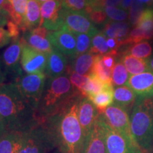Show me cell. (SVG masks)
<instances>
[{"label": "cell", "mask_w": 153, "mask_h": 153, "mask_svg": "<svg viewBox=\"0 0 153 153\" xmlns=\"http://www.w3.org/2000/svg\"><path fill=\"white\" fill-rule=\"evenodd\" d=\"M28 0H8L5 9L8 11L10 19L19 27L22 26L26 14Z\"/></svg>", "instance_id": "cell-24"}, {"label": "cell", "mask_w": 153, "mask_h": 153, "mask_svg": "<svg viewBox=\"0 0 153 153\" xmlns=\"http://www.w3.org/2000/svg\"><path fill=\"white\" fill-rule=\"evenodd\" d=\"M37 1H39V2L41 3V4H42V3H43V2H45V1H50V0H37Z\"/></svg>", "instance_id": "cell-47"}, {"label": "cell", "mask_w": 153, "mask_h": 153, "mask_svg": "<svg viewBox=\"0 0 153 153\" xmlns=\"http://www.w3.org/2000/svg\"><path fill=\"white\" fill-rule=\"evenodd\" d=\"M144 9V4L137 1V0H133V2L129 9L128 18L131 24L136 26L140 16L142 14Z\"/></svg>", "instance_id": "cell-36"}, {"label": "cell", "mask_w": 153, "mask_h": 153, "mask_svg": "<svg viewBox=\"0 0 153 153\" xmlns=\"http://www.w3.org/2000/svg\"><path fill=\"white\" fill-rule=\"evenodd\" d=\"M96 56L90 52H87L68 58V68L81 75L89 76L92 72Z\"/></svg>", "instance_id": "cell-19"}, {"label": "cell", "mask_w": 153, "mask_h": 153, "mask_svg": "<svg viewBox=\"0 0 153 153\" xmlns=\"http://www.w3.org/2000/svg\"><path fill=\"white\" fill-rule=\"evenodd\" d=\"M89 52L94 55H100V56H103L110 52V49L108 48L106 43V36L102 31H99L92 37L91 47Z\"/></svg>", "instance_id": "cell-29"}, {"label": "cell", "mask_w": 153, "mask_h": 153, "mask_svg": "<svg viewBox=\"0 0 153 153\" xmlns=\"http://www.w3.org/2000/svg\"><path fill=\"white\" fill-rule=\"evenodd\" d=\"M21 64L23 71L26 74L45 72L48 54L42 53L30 47L23 41Z\"/></svg>", "instance_id": "cell-10"}, {"label": "cell", "mask_w": 153, "mask_h": 153, "mask_svg": "<svg viewBox=\"0 0 153 153\" xmlns=\"http://www.w3.org/2000/svg\"><path fill=\"white\" fill-rule=\"evenodd\" d=\"M8 131L9 130L8 128H7V123H6L4 118L1 117V115H0V137L4 135L5 133H7Z\"/></svg>", "instance_id": "cell-41"}, {"label": "cell", "mask_w": 153, "mask_h": 153, "mask_svg": "<svg viewBox=\"0 0 153 153\" xmlns=\"http://www.w3.org/2000/svg\"><path fill=\"white\" fill-rule=\"evenodd\" d=\"M22 38L30 47L42 53L49 54L53 50V47L48 38L34 33L31 30L23 33Z\"/></svg>", "instance_id": "cell-20"}, {"label": "cell", "mask_w": 153, "mask_h": 153, "mask_svg": "<svg viewBox=\"0 0 153 153\" xmlns=\"http://www.w3.org/2000/svg\"><path fill=\"white\" fill-rule=\"evenodd\" d=\"M146 33L147 40L153 38V9L148 7L143 10L136 25Z\"/></svg>", "instance_id": "cell-27"}, {"label": "cell", "mask_w": 153, "mask_h": 153, "mask_svg": "<svg viewBox=\"0 0 153 153\" xmlns=\"http://www.w3.org/2000/svg\"><path fill=\"white\" fill-rule=\"evenodd\" d=\"M120 61L131 75L151 71L150 59L137 58L128 54H121Z\"/></svg>", "instance_id": "cell-22"}, {"label": "cell", "mask_w": 153, "mask_h": 153, "mask_svg": "<svg viewBox=\"0 0 153 153\" xmlns=\"http://www.w3.org/2000/svg\"><path fill=\"white\" fill-rule=\"evenodd\" d=\"M133 2V0H122V3H121V5H120V8L123 9L126 11L129 10Z\"/></svg>", "instance_id": "cell-42"}, {"label": "cell", "mask_w": 153, "mask_h": 153, "mask_svg": "<svg viewBox=\"0 0 153 153\" xmlns=\"http://www.w3.org/2000/svg\"><path fill=\"white\" fill-rule=\"evenodd\" d=\"M23 133L8 131L0 137V153H19Z\"/></svg>", "instance_id": "cell-21"}, {"label": "cell", "mask_w": 153, "mask_h": 153, "mask_svg": "<svg viewBox=\"0 0 153 153\" xmlns=\"http://www.w3.org/2000/svg\"><path fill=\"white\" fill-rule=\"evenodd\" d=\"M82 98L77 99L65 109L43 121L53 139L55 153L82 152L85 141L78 118V107Z\"/></svg>", "instance_id": "cell-1"}, {"label": "cell", "mask_w": 153, "mask_h": 153, "mask_svg": "<svg viewBox=\"0 0 153 153\" xmlns=\"http://www.w3.org/2000/svg\"><path fill=\"white\" fill-rule=\"evenodd\" d=\"M62 7L68 11L86 13L88 2L87 0H62Z\"/></svg>", "instance_id": "cell-35"}, {"label": "cell", "mask_w": 153, "mask_h": 153, "mask_svg": "<svg viewBox=\"0 0 153 153\" xmlns=\"http://www.w3.org/2000/svg\"><path fill=\"white\" fill-rule=\"evenodd\" d=\"M99 114V111L88 97H83L80 99L78 118L85 138L94 127Z\"/></svg>", "instance_id": "cell-14"}, {"label": "cell", "mask_w": 153, "mask_h": 153, "mask_svg": "<svg viewBox=\"0 0 153 153\" xmlns=\"http://www.w3.org/2000/svg\"><path fill=\"white\" fill-rule=\"evenodd\" d=\"M91 73L94 74L101 82L106 85H113L111 79L112 70L105 66L102 60V56L97 55Z\"/></svg>", "instance_id": "cell-28"}, {"label": "cell", "mask_w": 153, "mask_h": 153, "mask_svg": "<svg viewBox=\"0 0 153 153\" xmlns=\"http://www.w3.org/2000/svg\"><path fill=\"white\" fill-rule=\"evenodd\" d=\"M23 41L22 37L13 40L7 49L2 53V62L4 67L5 74L12 76L13 80L24 73L21 58H22Z\"/></svg>", "instance_id": "cell-12"}, {"label": "cell", "mask_w": 153, "mask_h": 153, "mask_svg": "<svg viewBox=\"0 0 153 153\" xmlns=\"http://www.w3.org/2000/svg\"><path fill=\"white\" fill-rule=\"evenodd\" d=\"M137 1L142 3L143 4L147 5L148 7H150V6L153 5V0H137Z\"/></svg>", "instance_id": "cell-44"}, {"label": "cell", "mask_w": 153, "mask_h": 153, "mask_svg": "<svg viewBox=\"0 0 153 153\" xmlns=\"http://www.w3.org/2000/svg\"><path fill=\"white\" fill-rule=\"evenodd\" d=\"M114 86L110 85L101 92L88 97L99 114H102L107 107L114 104Z\"/></svg>", "instance_id": "cell-25"}, {"label": "cell", "mask_w": 153, "mask_h": 153, "mask_svg": "<svg viewBox=\"0 0 153 153\" xmlns=\"http://www.w3.org/2000/svg\"><path fill=\"white\" fill-rule=\"evenodd\" d=\"M137 96L128 86H120L114 90V104L123 107L128 111L129 107L133 106Z\"/></svg>", "instance_id": "cell-23"}, {"label": "cell", "mask_w": 153, "mask_h": 153, "mask_svg": "<svg viewBox=\"0 0 153 153\" xmlns=\"http://www.w3.org/2000/svg\"><path fill=\"white\" fill-rule=\"evenodd\" d=\"M69 65L68 58L56 49L48 54L45 73L47 78H55L65 74Z\"/></svg>", "instance_id": "cell-17"}, {"label": "cell", "mask_w": 153, "mask_h": 153, "mask_svg": "<svg viewBox=\"0 0 153 153\" xmlns=\"http://www.w3.org/2000/svg\"><path fill=\"white\" fill-rule=\"evenodd\" d=\"M129 74L126 67L120 61L117 62L112 69L111 79L114 86L120 87L126 85L129 78Z\"/></svg>", "instance_id": "cell-30"}, {"label": "cell", "mask_w": 153, "mask_h": 153, "mask_svg": "<svg viewBox=\"0 0 153 153\" xmlns=\"http://www.w3.org/2000/svg\"><path fill=\"white\" fill-rule=\"evenodd\" d=\"M55 147L51 134L43 122L23 133L22 144L19 153H49Z\"/></svg>", "instance_id": "cell-5"}, {"label": "cell", "mask_w": 153, "mask_h": 153, "mask_svg": "<svg viewBox=\"0 0 153 153\" xmlns=\"http://www.w3.org/2000/svg\"><path fill=\"white\" fill-rule=\"evenodd\" d=\"M122 0H94L88 4L90 8L104 9L107 7H118L121 5Z\"/></svg>", "instance_id": "cell-37"}, {"label": "cell", "mask_w": 153, "mask_h": 153, "mask_svg": "<svg viewBox=\"0 0 153 153\" xmlns=\"http://www.w3.org/2000/svg\"><path fill=\"white\" fill-rule=\"evenodd\" d=\"M86 14L89 16L94 24L104 25L109 21L104 9H92L88 6L86 10Z\"/></svg>", "instance_id": "cell-34"}, {"label": "cell", "mask_w": 153, "mask_h": 153, "mask_svg": "<svg viewBox=\"0 0 153 153\" xmlns=\"http://www.w3.org/2000/svg\"><path fill=\"white\" fill-rule=\"evenodd\" d=\"M11 42V38L9 32L4 27H0V48L8 45Z\"/></svg>", "instance_id": "cell-39"}, {"label": "cell", "mask_w": 153, "mask_h": 153, "mask_svg": "<svg viewBox=\"0 0 153 153\" xmlns=\"http://www.w3.org/2000/svg\"><path fill=\"white\" fill-rule=\"evenodd\" d=\"M66 74H68L70 82L73 86L74 89L82 96V97H87L85 94V87L87 83L88 76L81 75L76 73L71 69L68 68L67 70Z\"/></svg>", "instance_id": "cell-31"}, {"label": "cell", "mask_w": 153, "mask_h": 153, "mask_svg": "<svg viewBox=\"0 0 153 153\" xmlns=\"http://www.w3.org/2000/svg\"><path fill=\"white\" fill-rule=\"evenodd\" d=\"M7 4H8V0H0V9H5Z\"/></svg>", "instance_id": "cell-45"}, {"label": "cell", "mask_w": 153, "mask_h": 153, "mask_svg": "<svg viewBox=\"0 0 153 153\" xmlns=\"http://www.w3.org/2000/svg\"><path fill=\"white\" fill-rule=\"evenodd\" d=\"M47 76L45 72L36 74L23 73L13 80L25 99L37 110V107L43 92Z\"/></svg>", "instance_id": "cell-6"}, {"label": "cell", "mask_w": 153, "mask_h": 153, "mask_svg": "<svg viewBox=\"0 0 153 153\" xmlns=\"http://www.w3.org/2000/svg\"><path fill=\"white\" fill-rule=\"evenodd\" d=\"M81 153H106L104 131L99 119L92 131L86 137Z\"/></svg>", "instance_id": "cell-16"}, {"label": "cell", "mask_w": 153, "mask_h": 153, "mask_svg": "<svg viewBox=\"0 0 153 153\" xmlns=\"http://www.w3.org/2000/svg\"><path fill=\"white\" fill-rule=\"evenodd\" d=\"M5 77H6V74L5 72H3L2 69H1V60H0V87L4 85V82Z\"/></svg>", "instance_id": "cell-43"}, {"label": "cell", "mask_w": 153, "mask_h": 153, "mask_svg": "<svg viewBox=\"0 0 153 153\" xmlns=\"http://www.w3.org/2000/svg\"><path fill=\"white\" fill-rule=\"evenodd\" d=\"M41 4L37 0H28L26 14L22 26V33L40 26L41 22Z\"/></svg>", "instance_id": "cell-18"}, {"label": "cell", "mask_w": 153, "mask_h": 153, "mask_svg": "<svg viewBox=\"0 0 153 153\" xmlns=\"http://www.w3.org/2000/svg\"><path fill=\"white\" fill-rule=\"evenodd\" d=\"M152 53V48L148 41H141L133 44L122 53V54H128L140 59H148Z\"/></svg>", "instance_id": "cell-26"}, {"label": "cell", "mask_w": 153, "mask_h": 153, "mask_svg": "<svg viewBox=\"0 0 153 153\" xmlns=\"http://www.w3.org/2000/svg\"><path fill=\"white\" fill-rule=\"evenodd\" d=\"M7 31L9 32V35L11 38V41L16 40L21 38L20 27L14 22H13L11 19H9L7 22Z\"/></svg>", "instance_id": "cell-38"}, {"label": "cell", "mask_w": 153, "mask_h": 153, "mask_svg": "<svg viewBox=\"0 0 153 153\" xmlns=\"http://www.w3.org/2000/svg\"><path fill=\"white\" fill-rule=\"evenodd\" d=\"M152 100H153V97H152Z\"/></svg>", "instance_id": "cell-49"}, {"label": "cell", "mask_w": 153, "mask_h": 153, "mask_svg": "<svg viewBox=\"0 0 153 153\" xmlns=\"http://www.w3.org/2000/svg\"><path fill=\"white\" fill-rule=\"evenodd\" d=\"M74 35L76 36V40L75 56L89 52L91 47V41H92L91 36L85 33L74 34Z\"/></svg>", "instance_id": "cell-32"}, {"label": "cell", "mask_w": 153, "mask_h": 153, "mask_svg": "<svg viewBox=\"0 0 153 153\" xmlns=\"http://www.w3.org/2000/svg\"><path fill=\"white\" fill-rule=\"evenodd\" d=\"M94 0H87V2H88V4L89 3H90V2H91V1H93Z\"/></svg>", "instance_id": "cell-48"}, {"label": "cell", "mask_w": 153, "mask_h": 153, "mask_svg": "<svg viewBox=\"0 0 153 153\" xmlns=\"http://www.w3.org/2000/svg\"><path fill=\"white\" fill-rule=\"evenodd\" d=\"M98 119L104 131L106 153H143L136 142H132L113 129L105 121L102 114Z\"/></svg>", "instance_id": "cell-7"}, {"label": "cell", "mask_w": 153, "mask_h": 153, "mask_svg": "<svg viewBox=\"0 0 153 153\" xmlns=\"http://www.w3.org/2000/svg\"><path fill=\"white\" fill-rule=\"evenodd\" d=\"M126 86L131 88L137 98L153 97V72H145L129 76Z\"/></svg>", "instance_id": "cell-15"}, {"label": "cell", "mask_w": 153, "mask_h": 153, "mask_svg": "<svg viewBox=\"0 0 153 153\" xmlns=\"http://www.w3.org/2000/svg\"><path fill=\"white\" fill-rule=\"evenodd\" d=\"M62 16L65 26L72 33H85L94 37L99 32L85 12L68 11L62 7Z\"/></svg>", "instance_id": "cell-9"}, {"label": "cell", "mask_w": 153, "mask_h": 153, "mask_svg": "<svg viewBox=\"0 0 153 153\" xmlns=\"http://www.w3.org/2000/svg\"><path fill=\"white\" fill-rule=\"evenodd\" d=\"M82 97L74 89L67 74L55 78H47L36 110L38 119L43 121L59 114Z\"/></svg>", "instance_id": "cell-3"}, {"label": "cell", "mask_w": 153, "mask_h": 153, "mask_svg": "<svg viewBox=\"0 0 153 153\" xmlns=\"http://www.w3.org/2000/svg\"><path fill=\"white\" fill-rule=\"evenodd\" d=\"M130 123L132 135L142 150H148L153 145V100L137 98L133 105Z\"/></svg>", "instance_id": "cell-4"}, {"label": "cell", "mask_w": 153, "mask_h": 153, "mask_svg": "<svg viewBox=\"0 0 153 153\" xmlns=\"http://www.w3.org/2000/svg\"><path fill=\"white\" fill-rule=\"evenodd\" d=\"M10 19L9 14L6 9H0V27L7 26V22Z\"/></svg>", "instance_id": "cell-40"}, {"label": "cell", "mask_w": 153, "mask_h": 153, "mask_svg": "<svg viewBox=\"0 0 153 153\" xmlns=\"http://www.w3.org/2000/svg\"><path fill=\"white\" fill-rule=\"evenodd\" d=\"M0 115L9 131L24 133L40 123L36 110L28 102L13 82L0 87Z\"/></svg>", "instance_id": "cell-2"}, {"label": "cell", "mask_w": 153, "mask_h": 153, "mask_svg": "<svg viewBox=\"0 0 153 153\" xmlns=\"http://www.w3.org/2000/svg\"><path fill=\"white\" fill-rule=\"evenodd\" d=\"M108 20L112 22H125L128 18V13L127 11L121 8L113 7H107L104 9Z\"/></svg>", "instance_id": "cell-33"}, {"label": "cell", "mask_w": 153, "mask_h": 153, "mask_svg": "<svg viewBox=\"0 0 153 153\" xmlns=\"http://www.w3.org/2000/svg\"><path fill=\"white\" fill-rule=\"evenodd\" d=\"M48 38L53 48L68 57H74L76 55V36L64 26L62 29L50 31Z\"/></svg>", "instance_id": "cell-13"}, {"label": "cell", "mask_w": 153, "mask_h": 153, "mask_svg": "<svg viewBox=\"0 0 153 153\" xmlns=\"http://www.w3.org/2000/svg\"><path fill=\"white\" fill-rule=\"evenodd\" d=\"M41 12V26H43L49 31H55L64 27L62 16V0H50L42 3Z\"/></svg>", "instance_id": "cell-11"}, {"label": "cell", "mask_w": 153, "mask_h": 153, "mask_svg": "<svg viewBox=\"0 0 153 153\" xmlns=\"http://www.w3.org/2000/svg\"><path fill=\"white\" fill-rule=\"evenodd\" d=\"M150 66L151 68V70H153V57L150 59Z\"/></svg>", "instance_id": "cell-46"}, {"label": "cell", "mask_w": 153, "mask_h": 153, "mask_svg": "<svg viewBox=\"0 0 153 153\" xmlns=\"http://www.w3.org/2000/svg\"><path fill=\"white\" fill-rule=\"evenodd\" d=\"M101 114L113 129L128 140L135 142L132 135L130 117L127 110L117 104H113L107 107Z\"/></svg>", "instance_id": "cell-8"}]
</instances>
